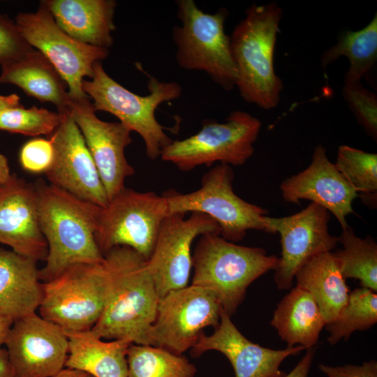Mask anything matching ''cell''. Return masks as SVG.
Segmentation results:
<instances>
[{
    "label": "cell",
    "mask_w": 377,
    "mask_h": 377,
    "mask_svg": "<svg viewBox=\"0 0 377 377\" xmlns=\"http://www.w3.org/2000/svg\"><path fill=\"white\" fill-rule=\"evenodd\" d=\"M319 369L328 377H377V362L371 360L362 365L329 366L319 364Z\"/></svg>",
    "instance_id": "36"
},
{
    "label": "cell",
    "mask_w": 377,
    "mask_h": 377,
    "mask_svg": "<svg viewBox=\"0 0 377 377\" xmlns=\"http://www.w3.org/2000/svg\"><path fill=\"white\" fill-rule=\"evenodd\" d=\"M22 168L33 173L46 172L54 159V147L50 139L34 138L24 144L20 151Z\"/></svg>",
    "instance_id": "35"
},
{
    "label": "cell",
    "mask_w": 377,
    "mask_h": 377,
    "mask_svg": "<svg viewBox=\"0 0 377 377\" xmlns=\"http://www.w3.org/2000/svg\"><path fill=\"white\" fill-rule=\"evenodd\" d=\"M15 24L24 40L59 73L71 101L90 98L82 89V82L84 77H92L94 64L107 58L108 48L84 44L70 36L57 25L43 2L35 13H19Z\"/></svg>",
    "instance_id": "11"
},
{
    "label": "cell",
    "mask_w": 377,
    "mask_h": 377,
    "mask_svg": "<svg viewBox=\"0 0 377 377\" xmlns=\"http://www.w3.org/2000/svg\"><path fill=\"white\" fill-rule=\"evenodd\" d=\"M260 128L258 119L236 110L223 123L206 121L195 134L172 140L162 150L160 157L184 172L216 162L242 165L253 155Z\"/></svg>",
    "instance_id": "8"
},
{
    "label": "cell",
    "mask_w": 377,
    "mask_h": 377,
    "mask_svg": "<svg viewBox=\"0 0 377 377\" xmlns=\"http://www.w3.org/2000/svg\"><path fill=\"white\" fill-rule=\"evenodd\" d=\"M128 377H193L195 366L163 348L132 343L127 351Z\"/></svg>",
    "instance_id": "29"
},
{
    "label": "cell",
    "mask_w": 377,
    "mask_h": 377,
    "mask_svg": "<svg viewBox=\"0 0 377 377\" xmlns=\"http://www.w3.org/2000/svg\"><path fill=\"white\" fill-rule=\"evenodd\" d=\"M69 113L83 135L110 201L135 172L124 152L132 141L131 131L120 122L98 118L90 98L71 101Z\"/></svg>",
    "instance_id": "17"
},
{
    "label": "cell",
    "mask_w": 377,
    "mask_h": 377,
    "mask_svg": "<svg viewBox=\"0 0 377 377\" xmlns=\"http://www.w3.org/2000/svg\"><path fill=\"white\" fill-rule=\"evenodd\" d=\"M334 165L364 202L374 205L377 193L376 154L341 145Z\"/></svg>",
    "instance_id": "31"
},
{
    "label": "cell",
    "mask_w": 377,
    "mask_h": 377,
    "mask_svg": "<svg viewBox=\"0 0 377 377\" xmlns=\"http://www.w3.org/2000/svg\"><path fill=\"white\" fill-rule=\"evenodd\" d=\"M205 234L221 235L219 224L200 212L169 214L163 221L152 253L147 260L160 299L188 286L192 267L191 246Z\"/></svg>",
    "instance_id": "13"
},
{
    "label": "cell",
    "mask_w": 377,
    "mask_h": 377,
    "mask_svg": "<svg viewBox=\"0 0 377 377\" xmlns=\"http://www.w3.org/2000/svg\"><path fill=\"white\" fill-rule=\"evenodd\" d=\"M377 323V294L367 288H357L350 292L348 300L337 318L327 323V340L331 345L341 339L347 341L352 333L366 330Z\"/></svg>",
    "instance_id": "30"
},
{
    "label": "cell",
    "mask_w": 377,
    "mask_h": 377,
    "mask_svg": "<svg viewBox=\"0 0 377 377\" xmlns=\"http://www.w3.org/2000/svg\"><path fill=\"white\" fill-rule=\"evenodd\" d=\"M64 114L36 106H21L0 112V130L30 136L51 135L61 123Z\"/></svg>",
    "instance_id": "32"
},
{
    "label": "cell",
    "mask_w": 377,
    "mask_h": 377,
    "mask_svg": "<svg viewBox=\"0 0 377 377\" xmlns=\"http://www.w3.org/2000/svg\"><path fill=\"white\" fill-rule=\"evenodd\" d=\"M0 377H17L6 348L0 347Z\"/></svg>",
    "instance_id": "38"
},
{
    "label": "cell",
    "mask_w": 377,
    "mask_h": 377,
    "mask_svg": "<svg viewBox=\"0 0 377 377\" xmlns=\"http://www.w3.org/2000/svg\"><path fill=\"white\" fill-rule=\"evenodd\" d=\"M219 234L200 236L192 256V285L218 300L231 316L243 301L247 288L260 276L274 270L279 258L265 249L238 245Z\"/></svg>",
    "instance_id": "4"
},
{
    "label": "cell",
    "mask_w": 377,
    "mask_h": 377,
    "mask_svg": "<svg viewBox=\"0 0 377 377\" xmlns=\"http://www.w3.org/2000/svg\"><path fill=\"white\" fill-rule=\"evenodd\" d=\"M52 377H94L91 375L75 369L64 367Z\"/></svg>",
    "instance_id": "42"
},
{
    "label": "cell",
    "mask_w": 377,
    "mask_h": 377,
    "mask_svg": "<svg viewBox=\"0 0 377 377\" xmlns=\"http://www.w3.org/2000/svg\"><path fill=\"white\" fill-rule=\"evenodd\" d=\"M68 339L65 367L86 372L94 377H128L126 339L103 341L91 330L64 332Z\"/></svg>",
    "instance_id": "24"
},
{
    "label": "cell",
    "mask_w": 377,
    "mask_h": 377,
    "mask_svg": "<svg viewBox=\"0 0 377 377\" xmlns=\"http://www.w3.org/2000/svg\"><path fill=\"white\" fill-rule=\"evenodd\" d=\"M149 94L138 95L113 80L104 70L102 62L94 66L93 76L82 82V89L93 100L96 111L109 112L131 131L138 133L144 141L147 156L151 160L160 156L162 150L172 140L157 121L158 107L179 98L181 86L175 81L163 82L148 75Z\"/></svg>",
    "instance_id": "5"
},
{
    "label": "cell",
    "mask_w": 377,
    "mask_h": 377,
    "mask_svg": "<svg viewBox=\"0 0 377 377\" xmlns=\"http://www.w3.org/2000/svg\"><path fill=\"white\" fill-rule=\"evenodd\" d=\"M223 353L230 361L235 377H281L286 373L280 369L283 361L290 355L306 350L302 346L273 350L255 343L246 338L232 322L223 309L219 326L214 333L204 332L191 348L193 357L208 350Z\"/></svg>",
    "instance_id": "19"
},
{
    "label": "cell",
    "mask_w": 377,
    "mask_h": 377,
    "mask_svg": "<svg viewBox=\"0 0 377 377\" xmlns=\"http://www.w3.org/2000/svg\"><path fill=\"white\" fill-rule=\"evenodd\" d=\"M181 22L172 36L175 59L186 71L205 72L226 90L236 85L237 71L232 55L230 38L224 29L228 12L225 8L214 13L200 10L193 0L176 1Z\"/></svg>",
    "instance_id": "6"
},
{
    "label": "cell",
    "mask_w": 377,
    "mask_h": 377,
    "mask_svg": "<svg viewBox=\"0 0 377 377\" xmlns=\"http://www.w3.org/2000/svg\"><path fill=\"white\" fill-rule=\"evenodd\" d=\"M13 322L10 318L0 317V347L4 345L8 333Z\"/></svg>",
    "instance_id": "41"
},
{
    "label": "cell",
    "mask_w": 377,
    "mask_h": 377,
    "mask_svg": "<svg viewBox=\"0 0 377 377\" xmlns=\"http://www.w3.org/2000/svg\"><path fill=\"white\" fill-rule=\"evenodd\" d=\"M282 10L276 3L252 4L230 38L237 71L235 87L242 98L265 110L280 101L281 80L274 70V50Z\"/></svg>",
    "instance_id": "3"
},
{
    "label": "cell",
    "mask_w": 377,
    "mask_h": 377,
    "mask_svg": "<svg viewBox=\"0 0 377 377\" xmlns=\"http://www.w3.org/2000/svg\"><path fill=\"white\" fill-rule=\"evenodd\" d=\"M297 286L309 292L326 324L334 320L347 303L350 290L332 251L319 253L295 275Z\"/></svg>",
    "instance_id": "26"
},
{
    "label": "cell",
    "mask_w": 377,
    "mask_h": 377,
    "mask_svg": "<svg viewBox=\"0 0 377 377\" xmlns=\"http://www.w3.org/2000/svg\"><path fill=\"white\" fill-rule=\"evenodd\" d=\"M168 214L163 194L125 187L101 208L95 234L98 246L103 255L114 247L127 246L147 260Z\"/></svg>",
    "instance_id": "10"
},
{
    "label": "cell",
    "mask_w": 377,
    "mask_h": 377,
    "mask_svg": "<svg viewBox=\"0 0 377 377\" xmlns=\"http://www.w3.org/2000/svg\"><path fill=\"white\" fill-rule=\"evenodd\" d=\"M20 98L17 94L0 95V112L8 109L21 106Z\"/></svg>",
    "instance_id": "39"
},
{
    "label": "cell",
    "mask_w": 377,
    "mask_h": 377,
    "mask_svg": "<svg viewBox=\"0 0 377 377\" xmlns=\"http://www.w3.org/2000/svg\"><path fill=\"white\" fill-rule=\"evenodd\" d=\"M315 347L306 349V352L297 365L288 373L281 377H308L314 358Z\"/></svg>",
    "instance_id": "37"
},
{
    "label": "cell",
    "mask_w": 377,
    "mask_h": 377,
    "mask_svg": "<svg viewBox=\"0 0 377 377\" xmlns=\"http://www.w3.org/2000/svg\"><path fill=\"white\" fill-rule=\"evenodd\" d=\"M342 56L350 63L344 84L360 82L377 60V15L364 28L343 32L337 43L323 54L321 64L326 66Z\"/></svg>",
    "instance_id": "27"
},
{
    "label": "cell",
    "mask_w": 377,
    "mask_h": 377,
    "mask_svg": "<svg viewBox=\"0 0 377 377\" xmlns=\"http://www.w3.org/2000/svg\"><path fill=\"white\" fill-rule=\"evenodd\" d=\"M0 243L36 263L47 256L34 185L15 175L0 191Z\"/></svg>",
    "instance_id": "20"
},
{
    "label": "cell",
    "mask_w": 377,
    "mask_h": 377,
    "mask_svg": "<svg viewBox=\"0 0 377 377\" xmlns=\"http://www.w3.org/2000/svg\"><path fill=\"white\" fill-rule=\"evenodd\" d=\"M343 96L358 122L374 138L377 136V96L360 82L344 84Z\"/></svg>",
    "instance_id": "33"
},
{
    "label": "cell",
    "mask_w": 377,
    "mask_h": 377,
    "mask_svg": "<svg viewBox=\"0 0 377 377\" xmlns=\"http://www.w3.org/2000/svg\"><path fill=\"white\" fill-rule=\"evenodd\" d=\"M34 48L24 40L15 23L0 14V64L17 61Z\"/></svg>",
    "instance_id": "34"
},
{
    "label": "cell",
    "mask_w": 377,
    "mask_h": 377,
    "mask_svg": "<svg viewBox=\"0 0 377 377\" xmlns=\"http://www.w3.org/2000/svg\"><path fill=\"white\" fill-rule=\"evenodd\" d=\"M288 347H314L326 322L311 295L295 286L278 304L270 322Z\"/></svg>",
    "instance_id": "25"
},
{
    "label": "cell",
    "mask_w": 377,
    "mask_h": 377,
    "mask_svg": "<svg viewBox=\"0 0 377 377\" xmlns=\"http://www.w3.org/2000/svg\"><path fill=\"white\" fill-rule=\"evenodd\" d=\"M0 82L21 88L27 95L54 104L58 112L69 111L67 84L51 62L34 49L20 59L1 66Z\"/></svg>",
    "instance_id": "23"
},
{
    "label": "cell",
    "mask_w": 377,
    "mask_h": 377,
    "mask_svg": "<svg viewBox=\"0 0 377 377\" xmlns=\"http://www.w3.org/2000/svg\"><path fill=\"white\" fill-rule=\"evenodd\" d=\"M11 176L8 159L0 154V186H5L10 181Z\"/></svg>",
    "instance_id": "40"
},
{
    "label": "cell",
    "mask_w": 377,
    "mask_h": 377,
    "mask_svg": "<svg viewBox=\"0 0 377 377\" xmlns=\"http://www.w3.org/2000/svg\"><path fill=\"white\" fill-rule=\"evenodd\" d=\"M36 263L0 248V317L15 321L36 313L43 292Z\"/></svg>",
    "instance_id": "22"
},
{
    "label": "cell",
    "mask_w": 377,
    "mask_h": 377,
    "mask_svg": "<svg viewBox=\"0 0 377 377\" xmlns=\"http://www.w3.org/2000/svg\"><path fill=\"white\" fill-rule=\"evenodd\" d=\"M4 345L17 377H52L68 354L64 331L36 313L13 322Z\"/></svg>",
    "instance_id": "16"
},
{
    "label": "cell",
    "mask_w": 377,
    "mask_h": 377,
    "mask_svg": "<svg viewBox=\"0 0 377 377\" xmlns=\"http://www.w3.org/2000/svg\"><path fill=\"white\" fill-rule=\"evenodd\" d=\"M284 200L299 203L309 200L331 212L342 229L348 226L346 216L353 212L357 193L327 158L325 148L317 145L309 165L286 179L280 185Z\"/></svg>",
    "instance_id": "18"
},
{
    "label": "cell",
    "mask_w": 377,
    "mask_h": 377,
    "mask_svg": "<svg viewBox=\"0 0 377 377\" xmlns=\"http://www.w3.org/2000/svg\"><path fill=\"white\" fill-rule=\"evenodd\" d=\"M39 316L64 332L90 330L104 310L107 277L103 263L74 265L43 283Z\"/></svg>",
    "instance_id": "9"
},
{
    "label": "cell",
    "mask_w": 377,
    "mask_h": 377,
    "mask_svg": "<svg viewBox=\"0 0 377 377\" xmlns=\"http://www.w3.org/2000/svg\"><path fill=\"white\" fill-rule=\"evenodd\" d=\"M330 219V212L313 202L293 215L264 217L270 233L281 237V255L274 277L279 290L290 289L296 272L311 258L337 246L339 239L329 232Z\"/></svg>",
    "instance_id": "14"
},
{
    "label": "cell",
    "mask_w": 377,
    "mask_h": 377,
    "mask_svg": "<svg viewBox=\"0 0 377 377\" xmlns=\"http://www.w3.org/2000/svg\"><path fill=\"white\" fill-rule=\"evenodd\" d=\"M34 185L48 250L45 265L39 270L41 281L52 280L76 265L103 263L95 238L101 207L41 179Z\"/></svg>",
    "instance_id": "2"
},
{
    "label": "cell",
    "mask_w": 377,
    "mask_h": 377,
    "mask_svg": "<svg viewBox=\"0 0 377 377\" xmlns=\"http://www.w3.org/2000/svg\"><path fill=\"white\" fill-rule=\"evenodd\" d=\"M222 307L210 291L194 285L172 290L159 300L151 345L182 355L198 342L203 329H216Z\"/></svg>",
    "instance_id": "12"
},
{
    "label": "cell",
    "mask_w": 377,
    "mask_h": 377,
    "mask_svg": "<svg viewBox=\"0 0 377 377\" xmlns=\"http://www.w3.org/2000/svg\"><path fill=\"white\" fill-rule=\"evenodd\" d=\"M1 188H2V187H1V186H0V191L1 190Z\"/></svg>",
    "instance_id": "43"
},
{
    "label": "cell",
    "mask_w": 377,
    "mask_h": 377,
    "mask_svg": "<svg viewBox=\"0 0 377 377\" xmlns=\"http://www.w3.org/2000/svg\"><path fill=\"white\" fill-rule=\"evenodd\" d=\"M233 179L231 166L219 163L203 175L198 190L167 191L163 195L169 214L202 213L219 224L221 237L230 242L242 240L249 230L270 233L264 220L267 210L239 198L233 191Z\"/></svg>",
    "instance_id": "7"
},
{
    "label": "cell",
    "mask_w": 377,
    "mask_h": 377,
    "mask_svg": "<svg viewBox=\"0 0 377 377\" xmlns=\"http://www.w3.org/2000/svg\"><path fill=\"white\" fill-rule=\"evenodd\" d=\"M50 135L53 162L45 172L50 184L101 208L108 198L83 135L69 111Z\"/></svg>",
    "instance_id": "15"
},
{
    "label": "cell",
    "mask_w": 377,
    "mask_h": 377,
    "mask_svg": "<svg viewBox=\"0 0 377 377\" xmlns=\"http://www.w3.org/2000/svg\"><path fill=\"white\" fill-rule=\"evenodd\" d=\"M343 249L332 252L345 279L360 281L362 287L377 290V244L370 236L361 238L348 226L339 237Z\"/></svg>",
    "instance_id": "28"
},
{
    "label": "cell",
    "mask_w": 377,
    "mask_h": 377,
    "mask_svg": "<svg viewBox=\"0 0 377 377\" xmlns=\"http://www.w3.org/2000/svg\"><path fill=\"white\" fill-rule=\"evenodd\" d=\"M57 25L74 39L108 48L115 29L113 0H50L42 1Z\"/></svg>",
    "instance_id": "21"
},
{
    "label": "cell",
    "mask_w": 377,
    "mask_h": 377,
    "mask_svg": "<svg viewBox=\"0 0 377 377\" xmlns=\"http://www.w3.org/2000/svg\"><path fill=\"white\" fill-rule=\"evenodd\" d=\"M107 293L103 313L91 330L98 337L151 345L160 297L147 260L127 246L103 254Z\"/></svg>",
    "instance_id": "1"
}]
</instances>
